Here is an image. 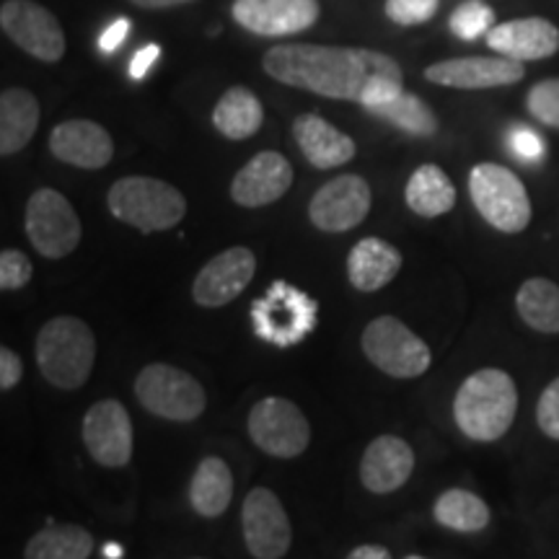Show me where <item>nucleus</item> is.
<instances>
[{
  "label": "nucleus",
  "instance_id": "15",
  "mask_svg": "<svg viewBox=\"0 0 559 559\" xmlns=\"http://www.w3.org/2000/svg\"><path fill=\"white\" fill-rule=\"evenodd\" d=\"M257 257L247 247H230L213 257L192 283V298L202 309H221L236 300L254 280Z\"/></svg>",
  "mask_w": 559,
  "mask_h": 559
},
{
  "label": "nucleus",
  "instance_id": "25",
  "mask_svg": "<svg viewBox=\"0 0 559 559\" xmlns=\"http://www.w3.org/2000/svg\"><path fill=\"white\" fill-rule=\"evenodd\" d=\"M404 200L419 218H440L456 205V187L440 166L423 164L404 187Z\"/></svg>",
  "mask_w": 559,
  "mask_h": 559
},
{
  "label": "nucleus",
  "instance_id": "33",
  "mask_svg": "<svg viewBox=\"0 0 559 559\" xmlns=\"http://www.w3.org/2000/svg\"><path fill=\"white\" fill-rule=\"evenodd\" d=\"M526 107L534 120L559 130V79L539 81L528 91Z\"/></svg>",
  "mask_w": 559,
  "mask_h": 559
},
{
  "label": "nucleus",
  "instance_id": "32",
  "mask_svg": "<svg viewBox=\"0 0 559 559\" xmlns=\"http://www.w3.org/2000/svg\"><path fill=\"white\" fill-rule=\"evenodd\" d=\"M492 21L495 11L489 9L487 3H481V0H466V3H461L459 9L451 13L449 26L459 39L472 41L487 37L489 29H492Z\"/></svg>",
  "mask_w": 559,
  "mask_h": 559
},
{
  "label": "nucleus",
  "instance_id": "35",
  "mask_svg": "<svg viewBox=\"0 0 559 559\" xmlns=\"http://www.w3.org/2000/svg\"><path fill=\"white\" fill-rule=\"evenodd\" d=\"M440 0H386V16L400 26H417L438 13Z\"/></svg>",
  "mask_w": 559,
  "mask_h": 559
},
{
  "label": "nucleus",
  "instance_id": "21",
  "mask_svg": "<svg viewBox=\"0 0 559 559\" xmlns=\"http://www.w3.org/2000/svg\"><path fill=\"white\" fill-rule=\"evenodd\" d=\"M50 151L62 164L94 171L109 164L115 156V143L102 124L91 120H68L50 132Z\"/></svg>",
  "mask_w": 559,
  "mask_h": 559
},
{
  "label": "nucleus",
  "instance_id": "28",
  "mask_svg": "<svg viewBox=\"0 0 559 559\" xmlns=\"http://www.w3.org/2000/svg\"><path fill=\"white\" fill-rule=\"evenodd\" d=\"M515 311L531 330L559 334V285L547 277H528L515 293Z\"/></svg>",
  "mask_w": 559,
  "mask_h": 559
},
{
  "label": "nucleus",
  "instance_id": "3",
  "mask_svg": "<svg viewBox=\"0 0 559 559\" xmlns=\"http://www.w3.org/2000/svg\"><path fill=\"white\" fill-rule=\"evenodd\" d=\"M96 337L79 317H55L37 334V366L55 389L75 391L91 379Z\"/></svg>",
  "mask_w": 559,
  "mask_h": 559
},
{
  "label": "nucleus",
  "instance_id": "29",
  "mask_svg": "<svg viewBox=\"0 0 559 559\" xmlns=\"http://www.w3.org/2000/svg\"><path fill=\"white\" fill-rule=\"evenodd\" d=\"M370 115L381 117L389 124H394L396 130L407 132V135L415 138H430L438 132V117L428 104H425L419 96L409 94V91H396V94L386 96V99L370 104Z\"/></svg>",
  "mask_w": 559,
  "mask_h": 559
},
{
  "label": "nucleus",
  "instance_id": "40",
  "mask_svg": "<svg viewBox=\"0 0 559 559\" xmlns=\"http://www.w3.org/2000/svg\"><path fill=\"white\" fill-rule=\"evenodd\" d=\"M158 58H160V47L158 45H145L143 50H138L130 60V75H132V79H135V81L145 79V75H148V70L156 66Z\"/></svg>",
  "mask_w": 559,
  "mask_h": 559
},
{
  "label": "nucleus",
  "instance_id": "39",
  "mask_svg": "<svg viewBox=\"0 0 559 559\" xmlns=\"http://www.w3.org/2000/svg\"><path fill=\"white\" fill-rule=\"evenodd\" d=\"M128 34H130V19L122 16V19H117V21H111L107 29L102 32V37H99V50H102V52H115V50H120L122 41L128 39Z\"/></svg>",
  "mask_w": 559,
  "mask_h": 559
},
{
  "label": "nucleus",
  "instance_id": "31",
  "mask_svg": "<svg viewBox=\"0 0 559 559\" xmlns=\"http://www.w3.org/2000/svg\"><path fill=\"white\" fill-rule=\"evenodd\" d=\"M432 515L443 528L459 531V534H477V531L489 526V506L479 495L469 492V489H445L443 495L432 506Z\"/></svg>",
  "mask_w": 559,
  "mask_h": 559
},
{
  "label": "nucleus",
  "instance_id": "34",
  "mask_svg": "<svg viewBox=\"0 0 559 559\" xmlns=\"http://www.w3.org/2000/svg\"><path fill=\"white\" fill-rule=\"evenodd\" d=\"M34 275L32 260L19 249H5L0 254V290L11 293V290H21L24 285H29V280Z\"/></svg>",
  "mask_w": 559,
  "mask_h": 559
},
{
  "label": "nucleus",
  "instance_id": "19",
  "mask_svg": "<svg viewBox=\"0 0 559 559\" xmlns=\"http://www.w3.org/2000/svg\"><path fill=\"white\" fill-rule=\"evenodd\" d=\"M415 472V451L400 436H379L370 440L360 461V481L368 492L389 495L407 485Z\"/></svg>",
  "mask_w": 559,
  "mask_h": 559
},
{
  "label": "nucleus",
  "instance_id": "17",
  "mask_svg": "<svg viewBox=\"0 0 559 559\" xmlns=\"http://www.w3.org/2000/svg\"><path fill=\"white\" fill-rule=\"evenodd\" d=\"M523 62L510 58H453L440 60L425 70V79L445 88H500L523 79Z\"/></svg>",
  "mask_w": 559,
  "mask_h": 559
},
{
  "label": "nucleus",
  "instance_id": "27",
  "mask_svg": "<svg viewBox=\"0 0 559 559\" xmlns=\"http://www.w3.org/2000/svg\"><path fill=\"white\" fill-rule=\"evenodd\" d=\"M264 122L262 102L249 88L234 86L221 96L213 109V124L223 138L247 140L257 135Z\"/></svg>",
  "mask_w": 559,
  "mask_h": 559
},
{
  "label": "nucleus",
  "instance_id": "44",
  "mask_svg": "<svg viewBox=\"0 0 559 559\" xmlns=\"http://www.w3.org/2000/svg\"><path fill=\"white\" fill-rule=\"evenodd\" d=\"M194 559H205V557H194Z\"/></svg>",
  "mask_w": 559,
  "mask_h": 559
},
{
  "label": "nucleus",
  "instance_id": "36",
  "mask_svg": "<svg viewBox=\"0 0 559 559\" xmlns=\"http://www.w3.org/2000/svg\"><path fill=\"white\" fill-rule=\"evenodd\" d=\"M536 423L544 436L559 440V379L542 391L539 404H536Z\"/></svg>",
  "mask_w": 559,
  "mask_h": 559
},
{
  "label": "nucleus",
  "instance_id": "4",
  "mask_svg": "<svg viewBox=\"0 0 559 559\" xmlns=\"http://www.w3.org/2000/svg\"><path fill=\"white\" fill-rule=\"evenodd\" d=\"M109 213L140 234L177 228L187 215V200L177 187L153 177H124L109 187Z\"/></svg>",
  "mask_w": 559,
  "mask_h": 559
},
{
  "label": "nucleus",
  "instance_id": "6",
  "mask_svg": "<svg viewBox=\"0 0 559 559\" xmlns=\"http://www.w3.org/2000/svg\"><path fill=\"white\" fill-rule=\"evenodd\" d=\"M474 207L500 234H521L531 223V200L523 181L500 164H477L469 174Z\"/></svg>",
  "mask_w": 559,
  "mask_h": 559
},
{
  "label": "nucleus",
  "instance_id": "8",
  "mask_svg": "<svg viewBox=\"0 0 559 559\" xmlns=\"http://www.w3.org/2000/svg\"><path fill=\"white\" fill-rule=\"evenodd\" d=\"M362 353L381 373L391 379H419L428 373L432 353L423 337H417L396 317H379L362 330Z\"/></svg>",
  "mask_w": 559,
  "mask_h": 559
},
{
  "label": "nucleus",
  "instance_id": "9",
  "mask_svg": "<svg viewBox=\"0 0 559 559\" xmlns=\"http://www.w3.org/2000/svg\"><path fill=\"white\" fill-rule=\"evenodd\" d=\"M26 239L37 249V254L47 260H62V257L73 254L81 243V218L70 205L66 194L50 187L32 192L26 202L24 215Z\"/></svg>",
  "mask_w": 559,
  "mask_h": 559
},
{
  "label": "nucleus",
  "instance_id": "18",
  "mask_svg": "<svg viewBox=\"0 0 559 559\" xmlns=\"http://www.w3.org/2000/svg\"><path fill=\"white\" fill-rule=\"evenodd\" d=\"M290 185V160L277 151H262L230 181V198L241 207H264L283 198Z\"/></svg>",
  "mask_w": 559,
  "mask_h": 559
},
{
  "label": "nucleus",
  "instance_id": "23",
  "mask_svg": "<svg viewBox=\"0 0 559 559\" xmlns=\"http://www.w3.org/2000/svg\"><path fill=\"white\" fill-rule=\"evenodd\" d=\"M402 270V251L391 247L389 241L368 239L358 241L347 257V277L349 285L360 293H376L400 275Z\"/></svg>",
  "mask_w": 559,
  "mask_h": 559
},
{
  "label": "nucleus",
  "instance_id": "11",
  "mask_svg": "<svg viewBox=\"0 0 559 559\" xmlns=\"http://www.w3.org/2000/svg\"><path fill=\"white\" fill-rule=\"evenodd\" d=\"M0 29L41 62H60L68 50L60 21L34 0H5L0 5Z\"/></svg>",
  "mask_w": 559,
  "mask_h": 559
},
{
  "label": "nucleus",
  "instance_id": "30",
  "mask_svg": "<svg viewBox=\"0 0 559 559\" xmlns=\"http://www.w3.org/2000/svg\"><path fill=\"white\" fill-rule=\"evenodd\" d=\"M94 551L91 531L75 523L47 526L32 536L24 549V559H88Z\"/></svg>",
  "mask_w": 559,
  "mask_h": 559
},
{
  "label": "nucleus",
  "instance_id": "22",
  "mask_svg": "<svg viewBox=\"0 0 559 559\" xmlns=\"http://www.w3.org/2000/svg\"><path fill=\"white\" fill-rule=\"evenodd\" d=\"M293 138H296L300 153L313 169H337L355 158V140L334 128L319 115H300L293 122Z\"/></svg>",
  "mask_w": 559,
  "mask_h": 559
},
{
  "label": "nucleus",
  "instance_id": "20",
  "mask_svg": "<svg viewBox=\"0 0 559 559\" xmlns=\"http://www.w3.org/2000/svg\"><path fill=\"white\" fill-rule=\"evenodd\" d=\"M487 45L489 50L510 60H544L559 50V29L549 19H513L492 26L487 34Z\"/></svg>",
  "mask_w": 559,
  "mask_h": 559
},
{
  "label": "nucleus",
  "instance_id": "14",
  "mask_svg": "<svg viewBox=\"0 0 559 559\" xmlns=\"http://www.w3.org/2000/svg\"><path fill=\"white\" fill-rule=\"evenodd\" d=\"M83 445L96 464L107 469L128 466L132 459V419L122 402L102 400L83 417Z\"/></svg>",
  "mask_w": 559,
  "mask_h": 559
},
{
  "label": "nucleus",
  "instance_id": "38",
  "mask_svg": "<svg viewBox=\"0 0 559 559\" xmlns=\"http://www.w3.org/2000/svg\"><path fill=\"white\" fill-rule=\"evenodd\" d=\"M24 376V362L11 347H0V389L11 391Z\"/></svg>",
  "mask_w": 559,
  "mask_h": 559
},
{
  "label": "nucleus",
  "instance_id": "12",
  "mask_svg": "<svg viewBox=\"0 0 559 559\" xmlns=\"http://www.w3.org/2000/svg\"><path fill=\"white\" fill-rule=\"evenodd\" d=\"M241 531L254 559H283L293 544L288 513L270 487H254L243 498Z\"/></svg>",
  "mask_w": 559,
  "mask_h": 559
},
{
  "label": "nucleus",
  "instance_id": "43",
  "mask_svg": "<svg viewBox=\"0 0 559 559\" xmlns=\"http://www.w3.org/2000/svg\"><path fill=\"white\" fill-rule=\"evenodd\" d=\"M407 559H425V557H417V555H412V557H407Z\"/></svg>",
  "mask_w": 559,
  "mask_h": 559
},
{
  "label": "nucleus",
  "instance_id": "42",
  "mask_svg": "<svg viewBox=\"0 0 559 559\" xmlns=\"http://www.w3.org/2000/svg\"><path fill=\"white\" fill-rule=\"evenodd\" d=\"M132 3L140 5V9L158 11V9H174V5H185V3H192V0H132Z\"/></svg>",
  "mask_w": 559,
  "mask_h": 559
},
{
  "label": "nucleus",
  "instance_id": "5",
  "mask_svg": "<svg viewBox=\"0 0 559 559\" xmlns=\"http://www.w3.org/2000/svg\"><path fill=\"white\" fill-rule=\"evenodd\" d=\"M317 300L283 280L272 283L251 304V324H254L257 337L275 347H293L304 342L317 326Z\"/></svg>",
  "mask_w": 559,
  "mask_h": 559
},
{
  "label": "nucleus",
  "instance_id": "10",
  "mask_svg": "<svg viewBox=\"0 0 559 559\" xmlns=\"http://www.w3.org/2000/svg\"><path fill=\"white\" fill-rule=\"evenodd\" d=\"M249 436L272 459H298L311 443V425L285 396H264L249 412Z\"/></svg>",
  "mask_w": 559,
  "mask_h": 559
},
{
  "label": "nucleus",
  "instance_id": "7",
  "mask_svg": "<svg viewBox=\"0 0 559 559\" xmlns=\"http://www.w3.org/2000/svg\"><path fill=\"white\" fill-rule=\"evenodd\" d=\"M135 396L143 409L169 423H192L205 412L207 404L202 383L169 362H151L140 370Z\"/></svg>",
  "mask_w": 559,
  "mask_h": 559
},
{
  "label": "nucleus",
  "instance_id": "1",
  "mask_svg": "<svg viewBox=\"0 0 559 559\" xmlns=\"http://www.w3.org/2000/svg\"><path fill=\"white\" fill-rule=\"evenodd\" d=\"M262 66L264 73L285 86L358 104L366 102L373 91L404 83L400 62L360 47L277 45L264 55Z\"/></svg>",
  "mask_w": 559,
  "mask_h": 559
},
{
  "label": "nucleus",
  "instance_id": "2",
  "mask_svg": "<svg viewBox=\"0 0 559 559\" xmlns=\"http://www.w3.org/2000/svg\"><path fill=\"white\" fill-rule=\"evenodd\" d=\"M519 412V389L510 373L500 368H481L461 383L453 400V419L459 430L477 443L500 440Z\"/></svg>",
  "mask_w": 559,
  "mask_h": 559
},
{
  "label": "nucleus",
  "instance_id": "13",
  "mask_svg": "<svg viewBox=\"0 0 559 559\" xmlns=\"http://www.w3.org/2000/svg\"><path fill=\"white\" fill-rule=\"evenodd\" d=\"M370 202L368 181L358 174H342L319 187L309 202V218L324 234H345L368 218Z\"/></svg>",
  "mask_w": 559,
  "mask_h": 559
},
{
  "label": "nucleus",
  "instance_id": "24",
  "mask_svg": "<svg viewBox=\"0 0 559 559\" xmlns=\"http://www.w3.org/2000/svg\"><path fill=\"white\" fill-rule=\"evenodd\" d=\"M39 128V102L24 88H5L0 94V153L13 156L32 143Z\"/></svg>",
  "mask_w": 559,
  "mask_h": 559
},
{
  "label": "nucleus",
  "instance_id": "41",
  "mask_svg": "<svg viewBox=\"0 0 559 559\" xmlns=\"http://www.w3.org/2000/svg\"><path fill=\"white\" fill-rule=\"evenodd\" d=\"M347 559H391V555L389 549L379 547V544H360V547L349 551Z\"/></svg>",
  "mask_w": 559,
  "mask_h": 559
},
{
  "label": "nucleus",
  "instance_id": "26",
  "mask_svg": "<svg viewBox=\"0 0 559 559\" xmlns=\"http://www.w3.org/2000/svg\"><path fill=\"white\" fill-rule=\"evenodd\" d=\"M234 500V472L223 459L207 456L200 461L190 485V502L202 519H218Z\"/></svg>",
  "mask_w": 559,
  "mask_h": 559
},
{
  "label": "nucleus",
  "instance_id": "16",
  "mask_svg": "<svg viewBox=\"0 0 559 559\" xmlns=\"http://www.w3.org/2000/svg\"><path fill=\"white\" fill-rule=\"evenodd\" d=\"M234 21L260 37H290L319 21V0H234Z\"/></svg>",
  "mask_w": 559,
  "mask_h": 559
},
{
  "label": "nucleus",
  "instance_id": "37",
  "mask_svg": "<svg viewBox=\"0 0 559 559\" xmlns=\"http://www.w3.org/2000/svg\"><path fill=\"white\" fill-rule=\"evenodd\" d=\"M508 140H510V151H513L521 160H528V164H534V160L544 158V140L536 135L534 130L513 128V132H510Z\"/></svg>",
  "mask_w": 559,
  "mask_h": 559
}]
</instances>
